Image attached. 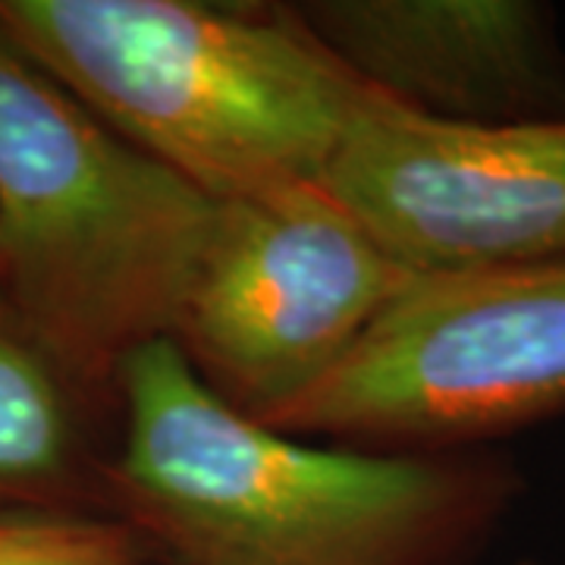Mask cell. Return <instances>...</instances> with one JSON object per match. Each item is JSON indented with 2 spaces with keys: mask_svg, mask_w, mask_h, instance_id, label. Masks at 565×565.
<instances>
[{
  "mask_svg": "<svg viewBox=\"0 0 565 565\" xmlns=\"http://www.w3.org/2000/svg\"><path fill=\"white\" fill-rule=\"evenodd\" d=\"M214 214L0 35V289L57 371L107 384L170 337Z\"/></svg>",
  "mask_w": 565,
  "mask_h": 565,
  "instance_id": "3957f363",
  "label": "cell"
},
{
  "mask_svg": "<svg viewBox=\"0 0 565 565\" xmlns=\"http://www.w3.org/2000/svg\"><path fill=\"white\" fill-rule=\"evenodd\" d=\"M73 449V427L57 367L25 333L0 330V490L57 481Z\"/></svg>",
  "mask_w": 565,
  "mask_h": 565,
  "instance_id": "ba28073f",
  "label": "cell"
},
{
  "mask_svg": "<svg viewBox=\"0 0 565 565\" xmlns=\"http://www.w3.org/2000/svg\"><path fill=\"white\" fill-rule=\"evenodd\" d=\"M0 35L217 204L321 182L367 92L292 7L0 0Z\"/></svg>",
  "mask_w": 565,
  "mask_h": 565,
  "instance_id": "7a4b0ae2",
  "label": "cell"
},
{
  "mask_svg": "<svg viewBox=\"0 0 565 565\" xmlns=\"http://www.w3.org/2000/svg\"><path fill=\"white\" fill-rule=\"evenodd\" d=\"M0 565H129L126 534L102 522H70L51 544L0 556Z\"/></svg>",
  "mask_w": 565,
  "mask_h": 565,
  "instance_id": "9c48e42d",
  "label": "cell"
},
{
  "mask_svg": "<svg viewBox=\"0 0 565 565\" xmlns=\"http://www.w3.org/2000/svg\"><path fill=\"white\" fill-rule=\"evenodd\" d=\"M321 182L412 274L565 258V117L437 120L367 88Z\"/></svg>",
  "mask_w": 565,
  "mask_h": 565,
  "instance_id": "8992f818",
  "label": "cell"
},
{
  "mask_svg": "<svg viewBox=\"0 0 565 565\" xmlns=\"http://www.w3.org/2000/svg\"><path fill=\"white\" fill-rule=\"evenodd\" d=\"M110 493L182 565H430L522 481L497 456L315 446L223 403L170 337L120 367Z\"/></svg>",
  "mask_w": 565,
  "mask_h": 565,
  "instance_id": "6da1fadb",
  "label": "cell"
},
{
  "mask_svg": "<svg viewBox=\"0 0 565 565\" xmlns=\"http://www.w3.org/2000/svg\"><path fill=\"white\" fill-rule=\"evenodd\" d=\"M73 519H0V556L51 544Z\"/></svg>",
  "mask_w": 565,
  "mask_h": 565,
  "instance_id": "30bf717a",
  "label": "cell"
},
{
  "mask_svg": "<svg viewBox=\"0 0 565 565\" xmlns=\"http://www.w3.org/2000/svg\"><path fill=\"white\" fill-rule=\"evenodd\" d=\"M565 412V258L415 274L321 384L267 427L449 452Z\"/></svg>",
  "mask_w": 565,
  "mask_h": 565,
  "instance_id": "277c9868",
  "label": "cell"
},
{
  "mask_svg": "<svg viewBox=\"0 0 565 565\" xmlns=\"http://www.w3.org/2000/svg\"><path fill=\"white\" fill-rule=\"evenodd\" d=\"M412 277L323 182L286 185L217 204L170 340L264 422L321 384Z\"/></svg>",
  "mask_w": 565,
  "mask_h": 565,
  "instance_id": "5b68a950",
  "label": "cell"
},
{
  "mask_svg": "<svg viewBox=\"0 0 565 565\" xmlns=\"http://www.w3.org/2000/svg\"><path fill=\"white\" fill-rule=\"evenodd\" d=\"M305 29L359 79L424 117H565V54L531 0H305Z\"/></svg>",
  "mask_w": 565,
  "mask_h": 565,
  "instance_id": "52a82bcc",
  "label": "cell"
}]
</instances>
